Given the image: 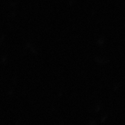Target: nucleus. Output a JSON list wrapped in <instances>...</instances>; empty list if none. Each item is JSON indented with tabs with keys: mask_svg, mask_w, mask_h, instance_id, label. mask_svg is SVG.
<instances>
[]
</instances>
